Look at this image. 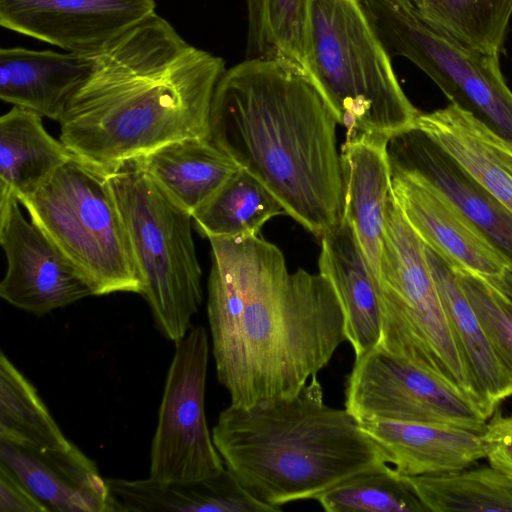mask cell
<instances>
[{
	"mask_svg": "<svg viewBox=\"0 0 512 512\" xmlns=\"http://www.w3.org/2000/svg\"><path fill=\"white\" fill-rule=\"evenodd\" d=\"M209 241L207 315L230 404L295 394L347 341L331 283L321 273H289L281 250L259 236Z\"/></svg>",
	"mask_w": 512,
	"mask_h": 512,
	"instance_id": "1",
	"label": "cell"
},
{
	"mask_svg": "<svg viewBox=\"0 0 512 512\" xmlns=\"http://www.w3.org/2000/svg\"><path fill=\"white\" fill-rule=\"evenodd\" d=\"M59 121L72 155L109 174L168 143L210 138L225 62L152 16L102 51Z\"/></svg>",
	"mask_w": 512,
	"mask_h": 512,
	"instance_id": "2",
	"label": "cell"
},
{
	"mask_svg": "<svg viewBox=\"0 0 512 512\" xmlns=\"http://www.w3.org/2000/svg\"><path fill=\"white\" fill-rule=\"evenodd\" d=\"M337 124L303 70L277 56L250 57L217 84L210 138L321 238L343 217Z\"/></svg>",
	"mask_w": 512,
	"mask_h": 512,
	"instance_id": "3",
	"label": "cell"
},
{
	"mask_svg": "<svg viewBox=\"0 0 512 512\" xmlns=\"http://www.w3.org/2000/svg\"><path fill=\"white\" fill-rule=\"evenodd\" d=\"M212 437L225 467L245 489L280 510L388 464L349 411L325 403L317 375L291 396L249 407L230 404Z\"/></svg>",
	"mask_w": 512,
	"mask_h": 512,
	"instance_id": "4",
	"label": "cell"
},
{
	"mask_svg": "<svg viewBox=\"0 0 512 512\" xmlns=\"http://www.w3.org/2000/svg\"><path fill=\"white\" fill-rule=\"evenodd\" d=\"M303 69L347 134L390 137L419 111L402 90L363 0H305Z\"/></svg>",
	"mask_w": 512,
	"mask_h": 512,
	"instance_id": "5",
	"label": "cell"
},
{
	"mask_svg": "<svg viewBox=\"0 0 512 512\" xmlns=\"http://www.w3.org/2000/svg\"><path fill=\"white\" fill-rule=\"evenodd\" d=\"M374 285L380 311V338L375 348L438 376L481 410L425 245L405 219L392 191L386 209L379 276Z\"/></svg>",
	"mask_w": 512,
	"mask_h": 512,
	"instance_id": "6",
	"label": "cell"
},
{
	"mask_svg": "<svg viewBox=\"0 0 512 512\" xmlns=\"http://www.w3.org/2000/svg\"><path fill=\"white\" fill-rule=\"evenodd\" d=\"M20 204L75 266L94 296L141 294L128 229L106 173L72 155Z\"/></svg>",
	"mask_w": 512,
	"mask_h": 512,
	"instance_id": "7",
	"label": "cell"
},
{
	"mask_svg": "<svg viewBox=\"0 0 512 512\" xmlns=\"http://www.w3.org/2000/svg\"><path fill=\"white\" fill-rule=\"evenodd\" d=\"M107 175L128 229L142 281L140 295L157 329L177 343L192 327L203 300L193 217L172 202L134 160Z\"/></svg>",
	"mask_w": 512,
	"mask_h": 512,
	"instance_id": "8",
	"label": "cell"
},
{
	"mask_svg": "<svg viewBox=\"0 0 512 512\" xmlns=\"http://www.w3.org/2000/svg\"><path fill=\"white\" fill-rule=\"evenodd\" d=\"M390 56L420 68L450 103L512 144V91L499 56L477 51L425 22L411 5L363 0Z\"/></svg>",
	"mask_w": 512,
	"mask_h": 512,
	"instance_id": "9",
	"label": "cell"
},
{
	"mask_svg": "<svg viewBox=\"0 0 512 512\" xmlns=\"http://www.w3.org/2000/svg\"><path fill=\"white\" fill-rule=\"evenodd\" d=\"M175 344L152 439L150 478L197 481L225 469L205 414L207 331L203 326H192Z\"/></svg>",
	"mask_w": 512,
	"mask_h": 512,
	"instance_id": "10",
	"label": "cell"
},
{
	"mask_svg": "<svg viewBox=\"0 0 512 512\" xmlns=\"http://www.w3.org/2000/svg\"><path fill=\"white\" fill-rule=\"evenodd\" d=\"M344 408L359 422L386 419L483 432L488 418L443 379L379 348L355 358Z\"/></svg>",
	"mask_w": 512,
	"mask_h": 512,
	"instance_id": "11",
	"label": "cell"
},
{
	"mask_svg": "<svg viewBox=\"0 0 512 512\" xmlns=\"http://www.w3.org/2000/svg\"><path fill=\"white\" fill-rule=\"evenodd\" d=\"M13 195L0 197V243L7 268L0 296L9 304L43 316L92 291L69 259L31 220Z\"/></svg>",
	"mask_w": 512,
	"mask_h": 512,
	"instance_id": "12",
	"label": "cell"
},
{
	"mask_svg": "<svg viewBox=\"0 0 512 512\" xmlns=\"http://www.w3.org/2000/svg\"><path fill=\"white\" fill-rule=\"evenodd\" d=\"M155 8V0H0V24L66 52L92 55Z\"/></svg>",
	"mask_w": 512,
	"mask_h": 512,
	"instance_id": "13",
	"label": "cell"
},
{
	"mask_svg": "<svg viewBox=\"0 0 512 512\" xmlns=\"http://www.w3.org/2000/svg\"><path fill=\"white\" fill-rule=\"evenodd\" d=\"M391 189L411 228L453 269L487 279L512 270L508 257L435 185L414 174L393 172Z\"/></svg>",
	"mask_w": 512,
	"mask_h": 512,
	"instance_id": "14",
	"label": "cell"
},
{
	"mask_svg": "<svg viewBox=\"0 0 512 512\" xmlns=\"http://www.w3.org/2000/svg\"><path fill=\"white\" fill-rule=\"evenodd\" d=\"M391 173L420 176L442 191L512 262V213L415 124L390 136Z\"/></svg>",
	"mask_w": 512,
	"mask_h": 512,
	"instance_id": "15",
	"label": "cell"
},
{
	"mask_svg": "<svg viewBox=\"0 0 512 512\" xmlns=\"http://www.w3.org/2000/svg\"><path fill=\"white\" fill-rule=\"evenodd\" d=\"M0 462L49 512H115L107 479L74 444L38 450L0 440Z\"/></svg>",
	"mask_w": 512,
	"mask_h": 512,
	"instance_id": "16",
	"label": "cell"
},
{
	"mask_svg": "<svg viewBox=\"0 0 512 512\" xmlns=\"http://www.w3.org/2000/svg\"><path fill=\"white\" fill-rule=\"evenodd\" d=\"M388 136L347 134L341 157L343 217L352 227L374 281L379 276L391 194Z\"/></svg>",
	"mask_w": 512,
	"mask_h": 512,
	"instance_id": "17",
	"label": "cell"
},
{
	"mask_svg": "<svg viewBox=\"0 0 512 512\" xmlns=\"http://www.w3.org/2000/svg\"><path fill=\"white\" fill-rule=\"evenodd\" d=\"M401 475L420 476L468 468L485 458L482 432L410 421L376 419L360 422Z\"/></svg>",
	"mask_w": 512,
	"mask_h": 512,
	"instance_id": "18",
	"label": "cell"
},
{
	"mask_svg": "<svg viewBox=\"0 0 512 512\" xmlns=\"http://www.w3.org/2000/svg\"><path fill=\"white\" fill-rule=\"evenodd\" d=\"M414 124L512 213V144L452 103Z\"/></svg>",
	"mask_w": 512,
	"mask_h": 512,
	"instance_id": "19",
	"label": "cell"
},
{
	"mask_svg": "<svg viewBox=\"0 0 512 512\" xmlns=\"http://www.w3.org/2000/svg\"><path fill=\"white\" fill-rule=\"evenodd\" d=\"M91 65V55L1 48L0 98L59 122Z\"/></svg>",
	"mask_w": 512,
	"mask_h": 512,
	"instance_id": "20",
	"label": "cell"
},
{
	"mask_svg": "<svg viewBox=\"0 0 512 512\" xmlns=\"http://www.w3.org/2000/svg\"><path fill=\"white\" fill-rule=\"evenodd\" d=\"M318 266L338 297L347 341L359 358L378 345L380 311L372 272L346 220L321 237Z\"/></svg>",
	"mask_w": 512,
	"mask_h": 512,
	"instance_id": "21",
	"label": "cell"
},
{
	"mask_svg": "<svg viewBox=\"0 0 512 512\" xmlns=\"http://www.w3.org/2000/svg\"><path fill=\"white\" fill-rule=\"evenodd\" d=\"M115 511L278 512L251 495L225 467L197 481L107 479Z\"/></svg>",
	"mask_w": 512,
	"mask_h": 512,
	"instance_id": "22",
	"label": "cell"
},
{
	"mask_svg": "<svg viewBox=\"0 0 512 512\" xmlns=\"http://www.w3.org/2000/svg\"><path fill=\"white\" fill-rule=\"evenodd\" d=\"M134 161L192 217L239 169L211 138L200 137L168 143Z\"/></svg>",
	"mask_w": 512,
	"mask_h": 512,
	"instance_id": "23",
	"label": "cell"
},
{
	"mask_svg": "<svg viewBox=\"0 0 512 512\" xmlns=\"http://www.w3.org/2000/svg\"><path fill=\"white\" fill-rule=\"evenodd\" d=\"M425 252L457 344L477 390L481 410L489 419L498 405L512 396V382L453 268L426 245Z\"/></svg>",
	"mask_w": 512,
	"mask_h": 512,
	"instance_id": "24",
	"label": "cell"
},
{
	"mask_svg": "<svg viewBox=\"0 0 512 512\" xmlns=\"http://www.w3.org/2000/svg\"><path fill=\"white\" fill-rule=\"evenodd\" d=\"M39 113L13 106L0 118V197L20 202L37 192L72 156L45 129Z\"/></svg>",
	"mask_w": 512,
	"mask_h": 512,
	"instance_id": "25",
	"label": "cell"
},
{
	"mask_svg": "<svg viewBox=\"0 0 512 512\" xmlns=\"http://www.w3.org/2000/svg\"><path fill=\"white\" fill-rule=\"evenodd\" d=\"M286 214L278 199L255 177L239 168L193 215L207 239L257 237L271 218Z\"/></svg>",
	"mask_w": 512,
	"mask_h": 512,
	"instance_id": "26",
	"label": "cell"
},
{
	"mask_svg": "<svg viewBox=\"0 0 512 512\" xmlns=\"http://www.w3.org/2000/svg\"><path fill=\"white\" fill-rule=\"evenodd\" d=\"M403 476L426 512H512V480L490 465Z\"/></svg>",
	"mask_w": 512,
	"mask_h": 512,
	"instance_id": "27",
	"label": "cell"
},
{
	"mask_svg": "<svg viewBox=\"0 0 512 512\" xmlns=\"http://www.w3.org/2000/svg\"><path fill=\"white\" fill-rule=\"evenodd\" d=\"M0 440L38 449H67L73 445L62 433L34 386L1 352Z\"/></svg>",
	"mask_w": 512,
	"mask_h": 512,
	"instance_id": "28",
	"label": "cell"
},
{
	"mask_svg": "<svg viewBox=\"0 0 512 512\" xmlns=\"http://www.w3.org/2000/svg\"><path fill=\"white\" fill-rule=\"evenodd\" d=\"M414 9L434 28L477 51L499 56L512 0H422Z\"/></svg>",
	"mask_w": 512,
	"mask_h": 512,
	"instance_id": "29",
	"label": "cell"
},
{
	"mask_svg": "<svg viewBox=\"0 0 512 512\" xmlns=\"http://www.w3.org/2000/svg\"><path fill=\"white\" fill-rule=\"evenodd\" d=\"M315 500L326 512H426L404 476L389 464L356 474Z\"/></svg>",
	"mask_w": 512,
	"mask_h": 512,
	"instance_id": "30",
	"label": "cell"
},
{
	"mask_svg": "<svg viewBox=\"0 0 512 512\" xmlns=\"http://www.w3.org/2000/svg\"><path fill=\"white\" fill-rule=\"evenodd\" d=\"M453 270L512 382V304L485 278Z\"/></svg>",
	"mask_w": 512,
	"mask_h": 512,
	"instance_id": "31",
	"label": "cell"
},
{
	"mask_svg": "<svg viewBox=\"0 0 512 512\" xmlns=\"http://www.w3.org/2000/svg\"><path fill=\"white\" fill-rule=\"evenodd\" d=\"M305 0H266V30L272 56L303 69Z\"/></svg>",
	"mask_w": 512,
	"mask_h": 512,
	"instance_id": "32",
	"label": "cell"
},
{
	"mask_svg": "<svg viewBox=\"0 0 512 512\" xmlns=\"http://www.w3.org/2000/svg\"><path fill=\"white\" fill-rule=\"evenodd\" d=\"M489 465L512 480V415H495L482 432Z\"/></svg>",
	"mask_w": 512,
	"mask_h": 512,
	"instance_id": "33",
	"label": "cell"
},
{
	"mask_svg": "<svg viewBox=\"0 0 512 512\" xmlns=\"http://www.w3.org/2000/svg\"><path fill=\"white\" fill-rule=\"evenodd\" d=\"M0 512H49L22 481L1 462Z\"/></svg>",
	"mask_w": 512,
	"mask_h": 512,
	"instance_id": "34",
	"label": "cell"
},
{
	"mask_svg": "<svg viewBox=\"0 0 512 512\" xmlns=\"http://www.w3.org/2000/svg\"><path fill=\"white\" fill-rule=\"evenodd\" d=\"M248 56H264L270 47L266 30V0H247Z\"/></svg>",
	"mask_w": 512,
	"mask_h": 512,
	"instance_id": "35",
	"label": "cell"
},
{
	"mask_svg": "<svg viewBox=\"0 0 512 512\" xmlns=\"http://www.w3.org/2000/svg\"><path fill=\"white\" fill-rule=\"evenodd\" d=\"M488 280L512 304V270L503 275Z\"/></svg>",
	"mask_w": 512,
	"mask_h": 512,
	"instance_id": "36",
	"label": "cell"
},
{
	"mask_svg": "<svg viewBox=\"0 0 512 512\" xmlns=\"http://www.w3.org/2000/svg\"><path fill=\"white\" fill-rule=\"evenodd\" d=\"M393 5H411L417 7L422 0H382Z\"/></svg>",
	"mask_w": 512,
	"mask_h": 512,
	"instance_id": "37",
	"label": "cell"
}]
</instances>
